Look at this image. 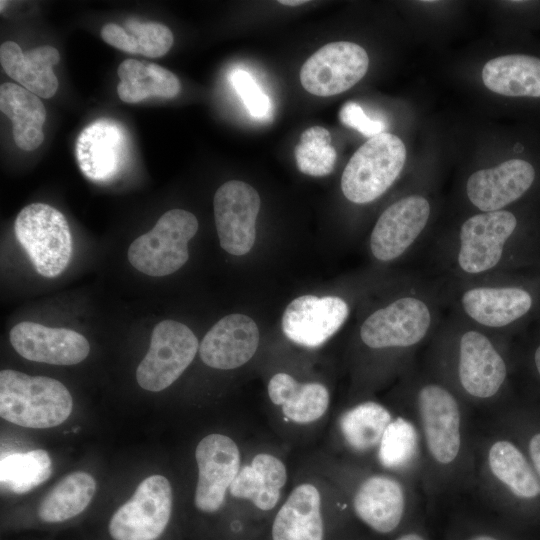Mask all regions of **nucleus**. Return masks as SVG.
Returning <instances> with one entry per match:
<instances>
[{"label": "nucleus", "instance_id": "nucleus-6", "mask_svg": "<svg viewBox=\"0 0 540 540\" xmlns=\"http://www.w3.org/2000/svg\"><path fill=\"white\" fill-rule=\"evenodd\" d=\"M517 225L516 216L508 210L480 212L465 220L451 248L456 271L470 281L495 274Z\"/></svg>", "mask_w": 540, "mask_h": 540}, {"label": "nucleus", "instance_id": "nucleus-17", "mask_svg": "<svg viewBox=\"0 0 540 540\" xmlns=\"http://www.w3.org/2000/svg\"><path fill=\"white\" fill-rule=\"evenodd\" d=\"M195 458L198 467L195 506L205 513L216 512L241 468L238 446L226 435L210 434L198 443Z\"/></svg>", "mask_w": 540, "mask_h": 540}, {"label": "nucleus", "instance_id": "nucleus-14", "mask_svg": "<svg viewBox=\"0 0 540 540\" xmlns=\"http://www.w3.org/2000/svg\"><path fill=\"white\" fill-rule=\"evenodd\" d=\"M368 66V54L360 45L346 41L328 43L302 65L301 85L316 96L337 95L358 83Z\"/></svg>", "mask_w": 540, "mask_h": 540}, {"label": "nucleus", "instance_id": "nucleus-32", "mask_svg": "<svg viewBox=\"0 0 540 540\" xmlns=\"http://www.w3.org/2000/svg\"><path fill=\"white\" fill-rule=\"evenodd\" d=\"M95 490L96 483L90 474L71 473L43 498L38 507V517L48 524L62 523L75 518L89 505Z\"/></svg>", "mask_w": 540, "mask_h": 540}, {"label": "nucleus", "instance_id": "nucleus-40", "mask_svg": "<svg viewBox=\"0 0 540 540\" xmlns=\"http://www.w3.org/2000/svg\"><path fill=\"white\" fill-rule=\"evenodd\" d=\"M392 540H432L420 520L398 533Z\"/></svg>", "mask_w": 540, "mask_h": 540}, {"label": "nucleus", "instance_id": "nucleus-19", "mask_svg": "<svg viewBox=\"0 0 540 540\" xmlns=\"http://www.w3.org/2000/svg\"><path fill=\"white\" fill-rule=\"evenodd\" d=\"M10 342L23 358L52 365H74L89 354L90 345L80 333L23 321L10 331Z\"/></svg>", "mask_w": 540, "mask_h": 540}, {"label": "nucleus", "instance_id": "nucleus-28", "mask_svg": "<svg viewBox=\"0 0 540 540\" xmlns=\"http://www.w3.org/2000/svg\"><path fill=\"white\" fill-rule=\"evenodd\" d=\"M273 404L281 406L286 418L307 424L321 418L328 409V389L320 383H299L287 373L275 374L268 383Z\"/></svg>", "mask_w": 540, "mask_h": 540}, {"label": "nucleus", "instance_id": "nucleus-9", "mask_svg": "<svg viewBox=\"0 0 540 540\" xmlns=\"http://www.w3.org/2000/svg\"><path fill=\"white\" fill-rule=\"evenodd\" d=\"M14 233L36 271L46 277L60 275L72 255V238L65 216L45 203L25 206L17 215Z\"/></svg>", "mask_w": 540, "mask_h": 540}, {"label": "nucleus", "instance_id": "nucleus-1", "mask_svg": "<svg viewBox=\"0 0 540 540\" xmlns=\"http://www.w3.org/2000/svg\"><path fill=\"white\" fill-rule=\"evenodd\" d=\"M407 409L420 435L425 494L431 499L473 487L474 434L463 400L431 372L413 371Z\"/></svg>", "mask_w": 540, "mask_h": 540}, {"label": "nucleus", "instance_id": "nucleus-3", "mask_svg": "<svg viewBox=\"0 0 540 540\" xmlns=\"http://www.w3.org/2000/svg\"><path fill=\"white\" fill-rule=\"evenodd\" d=\"M473 487L505 521H540V480L519 444L493 425L473 435Z\"/></svg>", "mask_w": 540, "mask_h": 540}, {"label": "nucleus", "instance_id": "nucleus-10", "mask_svg": "<svg viewBox=\"0 0 540 540\" xmlns=\"http://www.w3.org/2000/svg\"><path fill=\"white\" fill-rule=\"evenodd\" d=\"M197 230L198 221L191 212L169 210L149 232L131 243L128 260L135 269L146 275H170L187 262L188 242Z\"/></svg>", "mask_w": 540, "mask_h": 540}, {"label": "nucleus", "instance_id": "nucleus-7", "mask_svg": "<svg viewBox=\"0 0 540 540\" xmlns=\"http://www.w3.org/2000/svg\"><path fill=\"white\" fill-rule=\"evenodd\" d=\"M406 161V147L394 134L383 132L360 146L347 163L342 177L344 196L355 204L370 203L396 181Z\"/></svg>", "mask_w": 540, "mask_h": 540}, {"label": "nucleus", "instance_id": "nucleus-36", "mask_svg": "<svg viewBox=\"0 0 540 540\" xmlns=\"http://www.w3.org/2000/svg\"><path fill=\"white\" fill-rule=\"evenodd\" d=\"M124 27L135 39L137 54L157 58L165 55L173 45L172 32L161 23L129 18L124 22Z\"/></svg>", "mask_w": 540, "mask_h": 540}, {"label": "nucleus", "instance_id": "nucleus-24", "mask_svg": "<svg viewBox=\"0 0 540 540\" xmlns=\"http://www.w3.org/2000/svg\"><path fill=\"white\" fill-rule=\"evenodd\" d=\"M385 471L420 483L422 447L414 421L405 413L395 415L386 428L376 452Z\"/></svg>", "mask_w": 540, "mask_h": 540}, {"label": "nucleus", "instance_id": "nucleus-35", "mask_svg": "<svg viewBox=\"0 0 540 540\" xmlns=\"http://www.w3.org/2000/svg\"><path fill=\"white\" fill-rule=\"evenodd\" d=\"M517 526L500 517H457L443 540H523Z\"/></svg>", "mask_w": 540, "mask_h": 540}, {"label": "nucleus", "instance_id": "nucleus-27", "mask_svg": "<svg viewBox=\"0 0 540 540\" xmlns=\"http://www.w3.org/2000/svg\"><path fill=\"white\" fill-rule=\"evenodd\" d=\"M0 110L12 121L13 139L20 149L32 151L42 144L46 110L37 95L18 84L4 83Z\"/></svg>", "mask_w": 540, "mask_h": 540}, {"label": "nucleus", "instance_id": "nucleus-5", "mask_svg": "<svg viewBox=\"0 0 540 540\" xmlns=\"http://www.w3.org/2000/svg\"><path fill=\"white\" fill-rule=\"evenodd\" d=\"M73 400L58 380L5 369L0 372V415L27 428H51L71 414Z\"/></svg>", "mask_w": 540, "mask_h": 540}, {"label": "nucleus", "instance_id": "nucleus-16", "mask_svg": "<svg viewBox=\"0 0 540 540\" xmlns=\"http://www.w3.org/2000/svg\"><path fill=\"white\" fill-rule=\"evenodd\" d=\"M431 215L427 198L419 194L400 198L379 216L370 236V250L381 262L400 258L415 245Z\"/></svg>", "mask_w": 540, "mask_h": 540}, {"label": "nucleus", "instance_id": "nucleus-18", "mask_svg": "<svg viewBox=\"0 0 540 540\" xmlns=\"http://www.w3.org/2000/svg\"><path fill=\"white\" fill-rule=\"evenodd\" d=\"M347 302L338 296L303 295L291 301L282 317L284 335L292 342L316 348L331 338L349 316Z\"/></svg>", "mask_w": 540, "mask_h": 540}, {"label": "nucleus", "instance_id": "nucleus-4", "mask_svg": "<svg viewBox=\"0 0 540 540\" xmlns=\"http://www.w3.org/2000/svg\"><path fill=\"white\" fill-rule=\"evenodd\" d=\"M436 303L415 286L372 312L359 331L362 343L373 350L413 352L435 332Z\"/></svg>", "mask_w": 540, "mask_h": 540}, {"label": "nucleus", "instance_id": "nucleus-23", "mask_svg": "<svg viewBox=\"0 0 540 540\" xmlns=\"http://www.w3.org/2000/svg\"><path fill=\"white\" fill-rule=\"evenodd\" d=\"M60 60L58 50L52 46H39L23 52L13 41L0 46V63L5 73L20 86L41 98H51L58 89L53 66Z\"/></svg>", "mask_w": 540, "mask_h": 540}, {"label": "nucleus", "instance_id": "nucleus-42", "mask_svg": "<svg viewBox=\"0 0 540 540\" xmlns=\"http://www.w3.org/2000/svg\"><path fill=\"white\" fill-rule=\"evenodd\" d=\"M308 1H303V0H280L278 1V3L282 4V5H288V6H299V5H302L304 3H307Z\"/></svg>", "mask_w": 540, "mask_h": 540}, {"label": "nucleus", "instance_id": "nucleus-30", "mask_svg": "<svg viewBox=\"0 0 540 540\" xmlns=\"http://www.w3.org/2000/svg\"><path fill=\"white\" fill-rule=\"evenodd\" d=\"M117 74V94L126 103H138L152 96L173 98L181 90L177 76L155 63L126 59Z\"/></svg>", "mask_w": 540, "mask_h": 540}, {"label": "nucleus", "instance_id": "nucleus-25", "mask_svg": "<svg viewBox=\"0 0 540 540\" xmlns=\"http://www.w3.org/2000/svg\"><path fill=\"white\" fill-rule=\"evenodd\" d=\"M319 490L310 483L298 485L277 512L273 540H323Z\"/></svg>", "mask_w": 540, "mask_h": 540}, {"label": "nucleus", "instance_id": "nucleus-15", "mask_svg": "<svg viewBox=\"0 0 540 540\" xmlns=\"http://www.w3.org/2000/svg\"><path fill=\"white\" fill-rule=\"evenodd\" d=\"M260 205L258 192L243 181L230 180L217 189L213 199L214 218L220 246L226 252L242 256L251 250Z\"/></svg>", "mask_w": 540, "mask_h": 540}, {"label": "nucleus", "instance_id": "nucleus-20", "mask_svg": "<svg viewBox=\"0 0 540 540\" xmlns=\"http://www.w3.org/2000/svg\"><path fill=\"white\" fill-rule=\"evenodd\" d=\"M76 160L92 181H107L124 166L129 141L124 128L111 119H99L86 126L76 141Z\"/></svg>", "mask_w": 540, "mask_h": 540}, {"label": "nucleus", "instance_id": "nucleus-29", "mask_svg": "<svg viewBox=\"0 0 540 540\" xmlns=\"http://www.w3.org/2000/svg\"><path fill=\"white\" fill-rule=\"evenodd\" d=\"M485 86L510 97H540V58L509 54L489 60L483 67Z\"/></svg>", "mask_w": 540, "mask_h": 540}, {"label": "nucleus", "instance_id": "nucleus-37", "mask_svg": "<svg viewBox=\"0 0 540 540\" xmlns=\"http://www.w3.org/2000/svg\"><path fill=\"white\" fill-rule=\"evenodd\" d=\"M229 79L249 114L259 121L269 120L272 116L271 100L261 90L253 76L243 69H235L231 72Z\"/></svg>", "mask_w": 540, "mask_h": 540}, {"label": "nucleus", "instance_id": "nucleus-41", "mask_svg": "<svg viewBox=\"0 0 540 540\" xmlns=\"http://www.w3.org/2000/svg\"><path fill=\"white\" fill-rule=\"evenodd\" d=\"M533 362H534L536 372L540 377V345H538L534 351Z\"/></svg>", "mask_w": 540, "mask_h": 540}, {"label": "nucleus", "instance_id": "nucleus-26", "mask_svg": "<svg viewBox=\"0 0 540 540\" xmlns=\"http://www.w3.org/2000/svg\"><path fill=\"white\" fill-rule=\"evenodd\" d=\"M286 481L284 463L271 454L260 453L240 468L229 491L233 497L250 500L258 509L269 511L278 503Z\"/></svg>", "mask_w": 540, "mask_h": 540}, {"label": "nucleus", "instance_id": "nucleus-2", "mask_svg": "<svg viewBox=\"0 0 540 540\" xmlns=\"http://www.w3.org/2000/svg\"><path fill=\"white\" fill-rule=\"evenodd\" d=\"M430 371L469 407L496 408L503 396L509 369L495 335L465 320L437 335Z\"/></svg>", "mask_w": 540, "mask_h": 540}, {"label": "nucleus", "instance_id": "nucleus-11", "mask_svg": "<svg viewBox=\"0 0 540 540\" xmlns=\"http://www.w3.org/2000/svg\"><path fill=\"white\" fill-rule=\"evenodd\" d=\"M171 513V485L166 477L152 475L114 512L108 532L113 540H158L167 528Z\"/></svg>", "mask_w": 540, "mask_h": 540}, {"label": "nucleus", "instance_id": "nucleus-39", "mask_svg": "<svg viewBox=\"0 0 540 540\" xmlns=\"http://www.w3.org/2000/svg\"><path fill=\"white\" fill-rule=\"evenodd\" d=\"M506 434L512 437V439H522V442H516L519 444V446L522 448V450L528 457L534 471L536 472L540 480V428H531L527 430V432H525L522 436L512 435L508 433Z\"/></svg>", "mask_w": 540, "mask_h": 540}, {"label": "nucleus", "instance_id": "nucleus-21", "mask_svg": "<svg viewBox=\"0 0 540 540\" xmlns=\"http://www.w3.org/2000/svg\"><path fill=\"white\" fill-rule=\"evenodd\" d=\"M535 180V169L522 159H510L498 166L478 170L466 183L469 201L481 212L504 210L522 197Z\"/></svg>", "mask_w": 540, "mask_h": 540}, {"label": "nucleus", "instance_id": "nucleus-22", "mask_svg": "<svg viewBox=\"0 0 540 540\" xmlns=\"http://www.w3.org/2000/svg\"><path fill=\"white\" fill-rule=\"evenodd\" d=\"M259 338L253 319L243 314H230L206 333L199 347L200 357L209 367L235 369L254 356Z\"/></svg>", "mask_w": 540, "mask_h": 540}, {"label": "nucleus", "instance_id": "nucleus-12", "mask_svg": "<svg viewBox=\"0 0 540 540\" xmlns=\"http://www.w3.org/2000/svg\"><path fill=\"white\" fill-rule=\"evenodd\" d=\"M198 340L183 323L163 320L153 328L147 354L140 362L136 379L140 387L159 392L174 383L193 361Z\"/></svg>", "mask_w": 540, "mask_h": 540}, {"label": "nucleus", "instance_id": "nucleus-38", "mask_svg": "<svg viewBox=\"0 0 540 540\" xmlns=\"http://www.w3.org/2000/svg\"><path fill=\"white\" fill-rule=\"evenodd\" d=\"M339 119L344 125L370 138L383 133L386 128L381 120L369 118L362 107L354 101H348L341 107Z\"/></svg>", "mask_w": 540, "mask_h": 540}, {"label": "nucleus", "instance_id": "nucleus-31", "mask_svg": "<svg viewBox=\"0 0 540 540\" xmlns=\"http://www.w3.org/2000/svg\"><path fill=\"white\" fill-rule=\"evenodd\" d=\"M393 413L376 401H364L347 409L339 418V429L348 448L357 454L377 452Z\"/></svg>", "mask_w": 540, "mask_h": 540}, {"label": "nucleus", "instance_id": "nucleus-34", "mask_svg": "<svg viewBox=\"0 0 540 540\" xmlns=\"http://www.w3.org/2000/svg\"><path fill=\"white\" fill-rule=\"evenodd\" d=\"M298 169L310 176L330 174L336 162V151L331 145V135L321 126L306 129L294 149Z\"/></svg>", "mask_w": 540, "mask_h": 540}, {"label": "nucleus", "instance_id": "nucleus-33", "mask_svg": "<svg viewBox=\"0 0 540 540\" xmlns=\"http://www.w3.org/2000/svg\"><path fill=\"white\" fill-rule=\"evenodd\" d=\"M52 462L45 450L11 453L1 458L0 481L2 487L23 494L49 479Z\"/></svg>", "mask_w": 540, "mask_h": 540}, {"label": "nucleus", "instance_id": "nucleus-8", "mask_svg": "<svg viewBox=\"0 0 540 540\" xmlns=\"http://www.w3.org/2000/svg\"><path fill=\"white\" fill-rule=\"evenodd\" d=\"M415 495L406 478L374 473L356 485L352 507L356 517L375 533L398 534L419 520Z\"/></svg>", "mask_w": 540, "mask_h": 540}, {"label": "nucleus", "instance_id": "nucleus-13", "mask_svg": "<svg viewBox=\"0 0 540 540\" xmlns=\"http://www.w3.org/2000/svg\"><path fill=\"white\" fill-rule=\"evenodd\" d=\"M533 302L531 293L520 286L483 279L469 281L457 298L464 320L493 335L526 316Z\"/></svg>", "mask_w": 540, "mask_h": 540}]
</instances>
